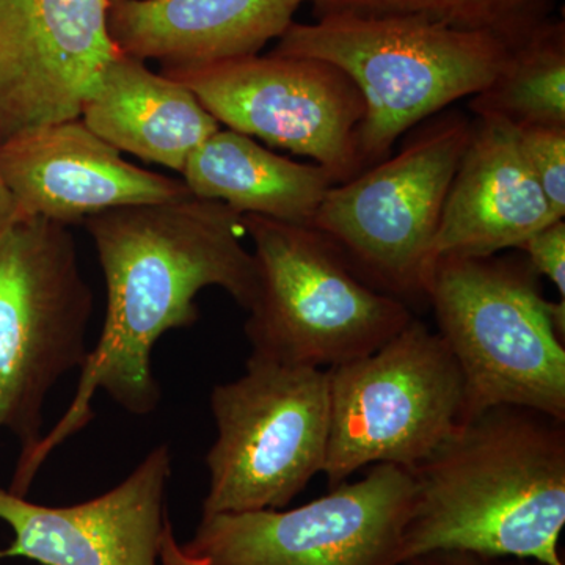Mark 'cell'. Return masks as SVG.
<instances>
[{"label": "cell", "mask_w": 565, "mask_h": 565, "mask_svg": "<svg viewBox=\"0 0 565 565\" xmlns=\"http://www.w3.org/2000/svg\"><path fill=\"white\" fill-rule=\"evenodd\" d=\"M315 17L332 11L408 14L462 31L489 33L514 50L546 20L557 0H313Z\"/></svg>", "instance_id": "20"}, {"label": "cell", "mask_w": 565, "mask_h": 565, "mask_svg": "<svg viewBox=\"0 0 565 565\" xmlns=\"http://www.w3.org/2000/svg\"><path fill=\"white\" fill-rule=\"evenodd\" d=\"M181 174L196 199L305 226H310L327 192L337 184L333 174L318 163L294 162L232 129L204 141Z\"/></svg>", "instance_id": "18"}, {"label": "cell", "mask_w": 565, "mask_h": 565, "mask_svg": "<svg viewBox=\"0 0 565 565\" xmlns=\"http://www.w3.org/2000/svg\"><path fill=\"white\" fill-rule=\"evenodd\" d=\"M514 128V126H512ZM527 166L557 218L565 215V128H514Z\"/></svg>", "instance_id": "21"}, {"label": "cell", "mask_w": 565, "mask_h": 565, "mask_svg": "<svg viewBox=\"0 0 565 565\" xmlns=\"http://www.w3.org/2000/svg\"><path fill=\"white\" fill-rule=\"evenodd\" d=\"M172 476L167 445L152 449L121 484L85 503L50 508L0 489V520L13 541L0 561L41 565H161L172 531L166 492Z\"/></svg>", "instance_id": "13"}, {"label": "cell", "mask_w": 565, "mask_h": 565, "mask_svg": "<svg viewBox=\"0 0 565 565\" xmlns=\"http://www.w3.org/2000/svg\"><path fill=\"white\" fill-rule=\"evenodd\" d=\"M258 289L245 337L253 359L329 370L381 349L414 321L411 305L377 291L311 226L243 214Z\"/></svg>", "instance_id": "5"}, {"label": "cell", "mask_w": 565, "mask_h": 565, "mask_svg": "<svg viewBox=\"0 0 565 565\" xmlns=\"http://www.w3.org/2000/svg\"><path fill=\"white\" fill-rule=\"evenodd\" d=\"M84 223L106 280V321L68 411L14 471L10 492L20 497H28L51 452L92 422L98 390L132 415L158 408L162 392L152 349L163 333L199 321L196 294L218 286L248 310L258 289L255 256L241 243L243 214L217 200L115 207Z\"/></svg>", "instance_id": "1"}, {"label": "cell", "mask_w": 565, "mask_h": 565, "mask_svg": "<svg viewBox=\"0 0 565 565\" xmlns=\"http://www.w3.org/2000/svg\"><path fill=\"white\" fill-rule=\"evenodd\" d=\"M0 174L17 203L18 221L43 217L65 226L115 207L193 196L184 181L126 162L82 118L41 126L0 145Z\"/></svg>", "instance_id": "14"}, {"label": "cell", "mask_w": 565, "mask_h": 565, "mask_svg": "<svg viewBox=\"0 0 565 565\" xmlns=\"http://www.w3.org/2000/svg\"><path fill=\"white\" fill-rule=\"evenodd\" d=\"M414 494L408 468L373 465L299 508L202 516L180 548L192 565H401Z\"/></svg>", "instance_id": "10"}, {"label": "cell", "mask_w": 565, "mask_h": 565, "mask_svg": "<svg viewBox=\"0 0 565 565\" xmlns=\"http://www.w3.org/2000/svg\"><path fill=\"white\" fill-rule=\"evenodd\" d=\"M511 52L489 33L423 17L332 11L311 24L294 21L270 54L330 63L355 82L366 106L359 136L366 170L419 122L489 87Z\"/></svg>", "instance_id": "3"}, {"label": "cell", "mask_w": 565, "mask_h": 565, "mask_svg": "<svg viewBox=\"0 0 565 565\" xmlns=\"http://www.w3.org/2000/svg\"><path fill=\"white\" fill-rule=\"evenodd\" d=\"M305 2L313 0H120L109 32L121 54L161 71L200 68L259 55Z\"/></svg>", "instance_id": "16"}, {"label": "cell", "mask_w": 565, "mask_h": 565, "mask_svg": "<svg viewBox=\"0 0 565 565\" xmlns=\"http://www.w3.org/2000/svg\"><path fill=\"white\" fill-rule=\"evenodd\" d=\"M82 121L115 150L182 172L221 122L180 82L118 54L82 109Z\"/></svg>", "instance_id": "17"}, {"label": "cell", "mask_w": 565, "mask_h": 565, "mask_svg": "<svg viewBox=\"0 0 565 565\" xmlns=\"http://www.w3.org/2000/svg\"><path fill=\"white\" fill-rule=\"evenodd\" d=\"M557 218L527 166L515 129L476 118L430 250L444 256H492L516 250ZM430 275V273H429Z\"/></svg>", "instance_id": "15"}, {"label": "cell", "mask_w": 565, "mask_h": 565, "mask_svg": "<svg viewBox=\"0 0 565 565\" xmlns=\"http://www.w3.org/2000/svg\"><path fill=\"white\" fill-rule=\"evenodd\" d=\"M471 131L467 115L435 118L397 154L330 188L311 228L377 291L426 300L435 234Z\"/></svg>", "instance_id": "7"}, {"label": "cell", "mask_w": 565, "mask_h": 565, "mask_svg": "<svg viewBox=\"0 0 565 565\" xmlns=\"http://www.w3.org/2000/svg\"><path fill=\"white\" fill-rule=\"evenodd\" d=\"M93 305L68 226L31 217L0 230V430L20 441L17 470L43 438L47 394L87 362Z\"/></svg>", "instance_id": "6"}, {"label": "cell", "mask_w": 565, "mask_h": 565, "mask_svg": "<svg viewBox=\"0 0 565 565\" xmlns=\"http://www.w3.org/2000/svg\"><path fill=\"white\" fill-rule=\"evenodd\" d=\"M468 107L514 128H565V22L550 18L514 47L497 79Z\"/></svg>", "instance_id": "19"}, {"label": "cell", "mask_w": 565, "mask_h": 565, "mask_svg": "<svg viewBox=\"0 0 565 565\" xmlns=\"http://www.w3.org/2000/svg\"><path fill=\"white\" fill-rule=\"evenodd\" d=\"M329 489L379 463H422L467 422L459 364L414 318L377 351L329 367Z\"/></svg>", "instance_id": "8"}, {"label": "cell", "mask_w": 565, "mask_h": 565, "mask_svg": "<svg viewBox=\"0 0 565 565\" xmlns=\"http://www.w3.org/2000/svg\"><path fill=\"white\" fill-rule=\"evenodd\" d=\"M120 2V0H109L110 6H114V3Z\"/></svg>", "instance_id": "25"}, {"label": "cell", "mask_w": 565, "mask_h": 565, "mask_svg": "<svg viewBox=\"0 0 565 565\" xmlns=\"http://www.w3.org/2000/svg\"><path fill=\"white\" fill-rule=\"evenodd\" d=\"M516 250L522 252L534 273L541 277L550 278L565 300V222L550 223L545 228L539 230L520 245Z\"/></svg>", "instance_id": "22"}, {"label": "cell", "mask_w": 565, "mask_h": 565, "mask_svg": "<svg viewBox=\"0 0 565 565\" xmlns=\"http://www.w3.org/2000/svg\"><path fill=\"white\" fill-rule=\"evenodd\" d=\"M161 74L188 87L221 125L313 159L337 184L364 172L366 106L355 82L330 63L269 54Z\"/></svg>", "instance_id": "11"}, {"label": "cell", "mask_w": 565, "mask_h": 565, "mask_svg": "<svg viewBox=\"0 0 565 565\" xmlns=\"http://www.w3.org/2000/svg\"><path fill=\"white\" fill-rule=\"evenodd\" d=\"M403 565H544L516 557L479 555L470 552H435L414 557Z\"/></svg>", "instance_id": "23"}, {"label": "cell", "mask_w": 565, "mask_h": 565, "mask_svg": "<svg viewBox=\"0 0 565 565\" xmlns=\"http://www.w3.org/2000/svg\"><path fill=\"white\" fill-rule=\"evenodd\" d=\"M411 471L401 565L435 552L565 565L563 419L515 405L487 408Z\"/></svg>", "instance_id": "2"}, {"label": "cell", "mask_w": 565, "mask_h": 565, "mask_svg": "<svg viewBox=\"0 0 565 565\" xmlns=\"http://www.w3.org/2000/svg\"><path fill=\"white\" fill-rule=\"evenodd\" d=\"M426 302L463 375L467 422L498 405L565 422V300L545 299L523 253L437 259Z\"/></svg>", "instance_id": "4"}, {"label": "cell", "mask_w": 565, "mask_h": 565, "mask_svg": "<svg viewBox=\"0 0 565 565\" xmlns=\"http://www.w3.org/2000/svg\"><path fill=\"white\" fill-rule=\"evenodd\" d=\"M18 221L17 203L0 174V230Z\"/></svg>", "instance_id": "24"}, {"label": "cell", "mask_w": 565, "mask_h": 565, "mask_svg": "<svg viewBox=\"0 0 565 565\" xmlns=\"http://www.w3.org/2000/svg\"><path fill=\"white\" fill-rule=\"evenodd\" d=\"M215 437L202 516L285 509L326 467L329 374L248 356L211 394Z\"/></svg>", "instance_id": "9"}, {"label": "cell", "mask_w": 565, "mask_h": 565, "mask_svg": "<svg viewBox=\"0 0 565 565\" xmlns=\"http://www.w3.org/2000/svg\"><path fill=\"white\" fill-rule=\"evenodd\" d=\"M109 0H0V145L77 120L120 54Z\"/></svg>", "instance_id": "12"}]
</instances>
